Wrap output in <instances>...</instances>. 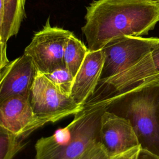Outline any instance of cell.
I'll list each match as a JSON object with an SVG mask.
<instances>
[{
    "mask_svg": "<svg viewBox=\"0 0 159 159\" xmlns=\"http://www.w3.org/2000/svg\"><path fill=\"white\" fill-rule=\"evenodd\" d=\"M81 30L88 49L101 50L124 37H142L159 22V2L153 0H95L86 7Z\"/></svg>",
    "mask_w": 159,
    "mask_h": 159,
    "instance_id": "1",
    "label": "cell"
},
{
    "mask_svg": "<svg viewBox=\"0 0 159 159\" xmlns=\"http://www.w3.org/2000/svg\"><path fill=\"white\" fill-rule=\"evenodd\" d=\"M129 121L142 150L159 157V80L116 93L98 102Z\"/></svg>",
    "mask_w": 159,
    "mask_h": 159,
    "instance_id": "2",
    "label": "cell"
},
{
    "mask_svg": "<svg viewBox=\"0 0 159 159\" xmlns=\"http://www.w3.org/2000/svg\"><path fill=\"white\" fill-rule=\"evenodd\" d=\"M104 106H84L71 122L48 137L39 139L34 159H79L86 149L100 141Z\"/></svg>",
    "mask_w": 159,
    "mask_h": 159,
    "instance_id": "3",
    "label": "cell"
},
{
    "mask_svg": "<svg viewBox=\"0 0 159 159\" xmlns=\"http://www.w3.org/2000/svg\"><path fill=\"white\" fill-rule=\"evenodd\" d=\"M29 101L34 113L47 123L74 116L83 109L70 94L39 71L30 88Z\"/></svg>",
    "mask_w": 159,
    "mask_h": 159,
    "instance_id": "4",
    "label": "cell"
},
{
    "mask_svg": "<svg viewBox=\"0 0 159 159\" xmlns=\"http://www.w3.org/2000/svg\"><path fill=\"white\" fill-rule=\"evenodd\" d=\"M72 34L69 30L52 27L48 19L43 29L34 34L24 53L32 57L38 71L43 74L65 68L64 48Z\"/></svg>",
    "mask_w": 159,
    "mask_h": 159,
    "instance_id": "5",
    "label": "cell"
},
{
    "mask_svg": "<svg viewBox=\"0 0 159 159\" xmlns=\"http://www.w3.org/2000/svg\"><path fill=\"white\" fill-rule=\"evenodd\" d=\"M159 43V38L124 37L112 41L101 50L104 61L101 79L116 75L140 61Z\"/></svg>",
    "mask_w": 159,
    "mask_h": 159,
    "instance_id": "6",
    "label": "cell"
},
{
    "mask_svg": "<svg viewBox=\"0 0 159 159\" xmlns=\"http://www.w3.org/2000/svg\"><path fill=\"white\" fill-rule=\"evenodd\" d=\"M47 124L34 113L29 97L16 95L0 102V126L19 137L25 139Z\"/></svg>",
    "mask_w": 159,
    "mask_h": 159,
    "instance_id": "7",
    "label": "cell"
},
{
    "mask_svg": "<svg viewBox=\"0 0 159 159\" xmlns=\"http://www.w3.org/2000/svg\"><path fill=\"white\" fill-rule=\"evenodd\" d=\"M99 138L100 143L111 157L140 146L129 121L107 111L101 116Z\"/></svg>",
    "mask_w": 159,
    "mask_h": 159,
    "instance_id": "8",
    "label": "cell"
},
{
    "mask_svg": "<svg viewBox=\"0 0 159 159\" xmlns=\"http://www.w3.org/2000/svg\"><path fill=\"white\" fill-rule=\"evenodd\" d=\"M0 70V102L16 95L29 97L38 72L30 56L24 53Z\"/></svg>",
    "mask_w": 159,
    "mask_h": 159,
    "instance_id": "9",
    "label": "cell"
},
{
    "mask_svg": "<svg viewBox=\"0 0 159 159\" xmlns=\"http://www.w3.org/2000/svg\"><path fill=\"white\" fill-rule=\"evenodd\" d=\"M104 61V55L102 50H89L74 77L70 95L76 104L83 107L93 94L101 79Z\"/></svg>",
    "mask_w": 159,
    "mask_h": 159,
    "instance_id": "10",
    "label": "cell"
},
{
    "mask_svg": "<svg viewBox=\"0 0 159 159\" xmlns=\"http://www.w3.org/2000/svg\"><path fill=\"white\" fill-rule=\"evenodd\" d=\"M4 6V14L0 17V42L7 43L16 35L25 17V0H0Z\"/></svg>",
    "mask_w": 159,
    "mask_h": 159,
    "instance_id": "11",
    "label": "cell"
},
{
    "mask_svg": "<svg viewBox=\"0 0 159 159\" xmlns=\"http://www.w3.org/2000/svg\"><path fill=\"white\" fill-rule=\"evenodd\" d=\"M89 49L73 34L68 38L64 48L65 67L75 77L82 65Z\"/></svg>",
    "mask_w": 159,
    "mask_h": 159,
    "instance_id": "12",
    "label": "cell"
},
{
    "mask_svg": "<svg viewBox=\"0 0 159 159\" xmlns=\"http://www.w3.org/2000/svg\"><path fill=\"white\" fill-rule=\"evenodd\" d=\"M24 139L0 126V159H13L25 145Z\"/></svg>",
    "mask_w": 159,
    "mask_h": 159,
    "instance_id": "13",
    "label": "cell"
},
{
    "mask_svg": "<svg viewBox=\"0 0 159 159\" xmlns=\"http://www.w3.org/2000/svg\"><path fill=\"white\" fill-rule=\"evenodd\" d=\"M46 75L64 92L70 94L73 84L74 76L66 67L55 70Z\"/></svg>",
    "mask_w": 159,
    "mask_h": 159,
    "instance_id": "14",
    "label": "cell"
},
{
    "mask_svg": "<svg viewBox=\"0 0 159 159\" xmlns=\"http://www.w3.org/2000/svg\"><path fill=\"white\" fill-rule=\"evenodd\" d=\"M111 157L102 145L98 142L88 147L79 159H110Z\"/></svg>",
    "mask_w": 159,
    "mask_h": 159,
    "instance_id": "15",
    "label": "cell"
},
{
    "mask_svg": "<svg viewBox=\"0 0 159 159\" xmlns=\"http://www.w3.org/2000/svg\"><path fill=\"white\" fill-rule=\"evenodd\" d=\"M140 149V146H138L122 153L111 157L110 159H138Z\"/></svg>",
    "mask_w": 159,
    "mask_h": 159,
    "instance_id": "16",
    "label": "cell"
},
{
    "mask_svg": "<svg viewBox=\"0 0 159 159\" xmlns=\"http://www.w3.org/2000/svg\"><path fill=\"white\" fill-rule=\"evenodd\" d=\"M7 43L0 42L1 46V60H0V69H2L5 66H6L10 61L8 60L6 54V48Z\"/></svg>",
    "mask_w": 159,
    "mask_h": 159,
    "instance_id": "17",
    "label": "cell"
},
{
    "mask_svg": "<svg viewBox=\"0 0 159 159\" xmlns=\"http://www.w3.org/2000/svg\"><path fill=\"white\" fill-rule=\"evenodd\" d=\"M150 54L155 70L159 75V43L151 51Z\"/></svg>",
    "mask_w": 159,
    "mask_h": 159,
    "instance_id": "18",
    "label": "cell"
},
{
    "mask_svg": "<svg viewBox=\"0 0 159 159\" xmlns=\"http://www.w3.org/2000/svg\"><path fill=\"white\" fill-rule=\"evenodd\" d=\"M138 159H159V157L156 156L146 150L140 149Z\"/></svg>",
    "mask_w": 159,
    "mask_h": 159,
    "instance_id": "19",
    "label": "cell"
},
{
    "mask_svg": "<svg viewBox=\"0 0 159 159\" xmlns=\"http://www.w3.org/2000/svg\"><path fill=\"white\" fill-rule=\"evenodd\" d=\"M153 1H154L155 2H159V0H153Z\"/></svg>",
    "mask_w": 159,
    "mask_h": 159,
    "instance_id": "20",
    "label": "cell"
}]
</instances>
